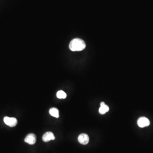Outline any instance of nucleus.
Wrapping results in <instances>:
<instances>
[{"instance_id": "nucleus-9", "label": "nucleus", "mask_w": 153, "mask_h": 153, "mask_svg": "<svg viewBox=\"0 0 153 153\" xmlns=\"http://www.w3.org/2000/svg\"><path fill=\"white\" fill-rule=\"evenodd\" d=\"M67 97L66 94L63 91H58L57 93V97L59 99H65Z\"/></svg>"}, {"instance_id": "nucleus-2", "label": "nucleus", "mask_w": 153, "mask_h": 153, "mask_svg": "<svg viewBox=\"0 0 153 153\" xmlns=\"http://www.w3.org/2000/svg\"><path fill=\"white\" fill-rule=\"evenodd\" d=\"M3 121L7 125L11 127H15L18 123L17 120L14 117H5L3 119Z\"/></svg>"}, {"instance_id": "nucleus-3", "label": "nucleus", "mask_w": 153, "mask_h": 153, "mask_svg": "<svg viewBox=\"0 0 153 153\" xmlns=\"http://www.w3.org/2000/svg\"><path fill=\"white\" fill-rule=\"evenodd\" d=\"M150 123L149 120L145 117H141L138 119L137 124L140 128H144L146 126H148Z\"/></svg>"}, {"instance_id": "nucleus-6", "label": "nucleus", "mask_w": 153, "mask_h": 153, "mask_svg": "<svg viewBox=\"0 0 153 153\" xmlns=\"http://www.w3.org/2000/svg\"><path fill=\"white\" fill-rule=\"evenodd\" d=\"M42 139L44 142H48L51 140H54L55 137L52 132H47L43 135Z\"/></svg>"}, {"instance_id": "nucleus-1", "label": "nucleus", "mask_w": 153, "mask_h": 153, "mask_svg": "<svg viewBox=\"0 0 153 153\" xmlns=\"http://www.w3.org/2000/svg\"><path fill=\"white\" fill-rule=\"evenodd\" d=\"M85 42L80 38H75L71 41L69 45L70 49L73 52L81 51L85 49Z\"/></svg>"}, {"instance_id": "nucleus-8", "label": "nucleus", "mask_w": 153, "mask_h": 153, "mask_svg": "<svg viewBox=\"0 0 153 153\" xmlns=\"http://www.w3.org/2000/svg\"><path fill=\"white\" fill-rule=\"evenodd\" d=\"M109 110V107L105 104L103 106L100 107L99 109V113L101 115H104L106 112H108Z\"/></svg>"}, {"instance_id": "nucleus-5", "label": "nucleus", "mask_w": 153, "mask_h": 153, "mask_svg": "<svg viewBox=\"0 0 153 153\" xmlns=\"http://www.w3.org/2000/svg\"><path fill=\"white\" fill-rule=\"evenodd\" d=\"M24 141L30 145H34L36 142V136L34 133H30L26 137Z\"/></svg>"}, {"instance_id": "nucleus-7", "label": "nucleus", "mask_w": 153, "mask_h": 153, "mask_svg": "<svg viewBox=\"0 0 153 153\" xmlns=\"http://www.w3.org/2000/svg\"><path fill=\"white\" fill-rule=\"evenodd\" d=\"M59 111L56 108H53L49 110V114L52 116L56 118H58L59 117Z\"/></svg>"}, {"instance_id": "nucleus-4", "label": "nucleus", "mask_w": 153, "mask_h": 153, "mask_svg": "<svg viewBox=\"0 0 153 153\" xmlns=\"http://www.w3.org/2000/svg\"><path fill=\"white\" fill-rule=\"evenodd\" d=\"M78 140L80 144L86 145L89 142V137L86 133H81L78 136Z\"/></svg>"}, {"instance_id": "nucleus-10", "label": "nucleus", "mask_w": 153, "mask_h": 153, "mask_svg": "<svg viewBox=\"0 0 153 153\" xmlns=\"http://www.w3.org/2000/svg\"><path fill=\"white\" fill-rule=\"evenodd\" d=\"M105 103H104V102H101V103H100V106H103V105H105Z\"/></svg>"}]
</instances>
